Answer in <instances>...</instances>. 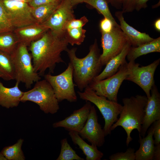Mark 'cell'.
Segmentation results:
<instances>
[{"instance_id": "obj_1", "label": "cell", "mask_w": 160, "mask_h": 160, "mask_svg": "<svg viewBox=\"0 0 160 160\" xmlns=\"http://www.w3.org/2000/svg\"><path fill=\"white\" fill-rule=\"evenodd\" d=\"M68 43L64 33L57 35L49 29L39 39L32 42L29 46L36 72L43 76L47 70L53 73L57 63H65L61 53L68 49Z\"/></svg>"}, {"instance_id": "obj_2", "label": "cell", "mask_w": 160, "mask_h": 160, "mask_svg": "<svg viewBox=\"0 0 160 160\" xmlns=\"http://www.w3.org/2000/svg\"><path fill=\"white\" fill-rule=\"evenodd\" d=\"M76 48L66 50L73 68V78L76 86L82 92L97 76L103 66L100 62V49L97 39L90 45L88 54L79 58L76 55Z\"/></svg>"}, {"instance_id": "obj_3", "label": "cell", "mask_w": 160, "mask_h": 160, "mask_svg": "<svg viewBox=\"0 0 160 160\" xmlns=\"http://www.w3.org/2000/svg\"><path fill=\"white\" fill-rule=\"evenodd\" d=\"M147 100V96L139 95L122 99L123 105L119 118L111 126L110 130L111 131L118 126L121 127L127 134V146L132 140L131 136L132 130L136 129L139 134L141 132Z\"/></svg>"}, {"instance_id": "obj_4", "label": "cell", "mask_w": 160, "mask_h": 160, "mask_svg": "<svg viewBox=\"0 0 160 160\" xmlns=\"http://www.w3.org/2000/svg\"><path fill=\"white\" fill-rule=\"evenodd\" d=\"M10 55L16 82L24 83L26 88L28 89L34 82L41 79L40 76L34 70L31 55L28 51L27 46L18 43Z\"/></svg>"}, {"instance_id": "obj_5", "label": "cell", "mask_w": 160, "mask_h": 160, "mask_svg": "<svg viewBox=\"0 0 160 160\" xmlns=\"http://www.w3.org/2000/svg\"><path fill=\"white\" fill-rule=\"evenodd\" d=\"M36 82L32 89L23 92L20 102L30 101L34 103L46 114L57 113L60 109L59 102L51 85L45 79Z\"/></svg>"}, {"instance_id": "obj_6", "label": "cell", "mask_w": 160, "mask_h": 160, "mask_svg": "<svg viewBox=\"0 0 160 160\" xmlns=\"http://www.w3.org/2000/svg\"><path fill=\"white\" fill-rule=\"evenodd\" d=\"M77 93L80 98L89 101L97 107L104 119L105 124L103 129L105 136L110 135L111 127L118 120L122 105L118 102L110 100L104 96L98 95L88 86L85 88L84 91H78Z\"/></svg>"}, {"instance_id": "obj_7", "label": "cell", "mask_w": 160, "mask_h": 160, "mask_svg": "<svg viewBox=\"0 0 160 160\" xmlns=\"http://www.w3.org/2000/svg\"><path fill=\"white\" fill-rule=\"evenodd\" d=\"M131 62L125 61L117 71L111 76L99 81H92L88 86L98 95L108 100L117 102V94L123 81L125 80L130 70Z\"/></svg>"}, {"instance_id": "obj_8", "label": "cell", "mask_w": 160, "mask_h": 160, "mask_svg": "<svg viewBox=\"0 0 160 160\" xmlns=\"http://www.w3.org/2000/svg\"><path fill=\"white\" fill-rule=\"evenodd\" d=\"M44 78L51 85L59 102L66 100L70 102L77 101L75 90V84L73 82V68L70 63L62 73L53 76L51 73L44 75Z\"/></svg>"}, {"instance_id": "obj_9", "label": "cell", "mask_w": 160, "mask_h": 160, "mask_svg": "<svg viewBox=\"0 0 160 160\" xmlns=\"http://www.w3.org/2000/svg\"><path fill=\"white\" fill-rule=\"evenodd\" d=\"M101 33L103 53L100 55V62L103 66L105 65L111 59L121 51L129 40L120 26H114L110 32Z\"/></svg>"}, {"instance_id": "obj_10", "label": "cell", "mask_w": 160, "mask_h": 160, "mask_svg": "<svg viewBox=\"0 0 160 160\" xmlns=\"http://www.w3.org/2000/svg\"><path fill=\"white\" fill-rule=\"evenodd\" d=\"M130 62V71L125 80L138 85L144 91L147 97H150L151 90L155 84V72L159 64L160 59L156 60L148 65L141 67H139L140 64L136 63L135 61Z\"/></svg>"}, {"instance_id": "obj_11", "label": "cell", "mask_w": 160, "mask_h": 160, "mask_svg": "<svg viewBox=\"0 0 160 160\" xmlns=\"http://www.w3.org/2000/svg\"><path fill=\"white\" fill-rule=\"evenodd\" d=\"M2 2L15 28L37 22L32 15L33 7L28 3L12 0H2Z\"/></svg>"}, {"instance_id": "obj_12", "label": "cell", "mask_w": 160, "mask_h": 160, "mask_svg": "<svg viewBox=\"0 0 160 160\" xmlns=\"http://www.w3.org/2000/svg\"><path fill=\"white\" fill-rule=\"evenodd\" d=\"M73 7L69 0H62L57 9L42 24L47 27L55 34H63L66 23L75 18Z\"/></svg>"}, {"instance_id": "obj_13", "label": "cell", "mask_w": 160, "mask_h": 160, "mask_svg": "<svg viewBox=\"0 0 160 160\" xmlns=\"http://www.w3.org/2000/svg\"><path fill=\"white\" fill-rule=\"evenodd\" d=\"M79 134L83 139L97 147H101L104 143L105 136L103 129L98 122L94 106H92L86 123Z\"/></svg>"}, {"instance_id": "obj_14", "label": "cell", "mask_w": 160, "mask_h": 160, "mask_svg": "<svg viewBox=\"0 0 160 160\" xmlns=\"http://www.w3.org/2000/svg\"><path fill=\"white\" fill-rule=\"evenodd\" d=\"M92 106L91 102L86 101L82 107L74 110L70 116L53 123V127H63L68 131H74L79 133L86 123Z\"/></svg>"}, {"instance_id": "obj_15", "label": "cell", "mask_w": 160, "mask_h": 160, "mask_svg": "<svg viewBox=\"0 0 160 160\" xmlns=\"http://www.w3.org/2000/svg\"><path fill=\"white\" fill-rule=\"evenodd\" d=\"M160 119V94L155 84L151 90V96L148 98L143 121L139 135L144 137L148 129L155 121Z\"/></svg>"}, {"instance_id": "obj_16", "label": "cell", "mask_w": 160, "mask_h": 160, "mask_svg": "<svg viewBox=\"0 0 160 160\" xmlns=\"http://www.w3.org/2000/svg\"><path fill=\"white\" fill-rule=\"evenodd\" d=\"M49 29L44 25L37 22L15 28L13 32L18 43L29 46L33 41L41 38Z\"/></svg>"}, {"instance_id": "obj_17", "label": "cell", "mask_w": 160, "mask_h": 160, "mask_svg": "<svg viewBox=\"0 0 160 160\" xmlns=\"http://www.w3.org/2000/svg\"><path fill=\"white\" fill-rule=\"evenodd\" d=\"M123 13L122 11H116L115 16L119 21L120 28L129 38L132 47H137L154 39L148 34L141 32L129 25L124 19Z\"/></svg>"}, {"instance_id": "obj_18", "label": "cell", "mask_w": 160, "mask_h": 160, "mask_svg": "<svg viewBox=\"0 0 160 160\" xmlns=\"http://www.w3.org/2000/svg\"><path fill=\"white\" fill-rule=\"evenodd\" d=\"M132 47L129 40L125 44L121 51L118 55L111 59L106 64L103 70L93 81L102 80L115 74L120 66L126 61V57Z\"/></svg>"}, {"instance_id": "obj_19", "label": "cell", "mask_w": 160, "mask_h": 160, "mask_svg": "<svg viewBox=\"0 0 160 160\" xmlns=\"http://www.w3.org/2000/svg\"><path fill=\"white\" fill-rule=\"evenodd\" d=\"M19 84L16 82L14 87L8 88L4 86L0 81V106L9 109L18 105L23 93L19 87Z\"/></svg>"}, {"instance_id": "obj_20", "label": "cell", "mask_w": 160, "mask_h": 160, "mask_svg": "<svg viewBox=\"0 0 160 160\" xmlns=\"http://www.w3.org/2000/svg\"><path fill=\"white\" fill-rule=\"evenodd\" d=\"M153 127L152 125L148 131L147 136L142 137L139 135V148L135 152V160H153L154 144L153 139Z\"/></svg>"}, {"instance_id": "obj_21", "label": "cell", "mask_w": 160, "mask_h": 160, "mask_svg": "<svg viewBox=\"0 0 160 160\" xmlns=\"http://www.w3.org/2000/svg\"><path fill=\"white\" fill-rule=\"evenodd\" d=\"M68 135L73 143L77 145L86 156L87 160H100L103 153L99 151L97 147L91 144L90 145L85 142L79 133L74 131H69Z\"/></svg>"}, {"instance_id": "obj_22", "label": "cell", "mask_w": 160, "mask_h": 160, "mask_svg": "<svg viewBox=\"0 0 160 160\" xmlns=\"http://www.w3.org/2000/svg\"><path fill=\"white\" fill-rule=\"evenodd\" d=\"M160 52V37L137 47H131L127 58L129 61H134L142 55L153 52Z\"/></svg>"}, {"instance_id": "obj_23", "label": "cell", "mask_w": 160, "mask_h": 160, "mask_svg": "<svg viewBox=\"0 0 160 160\" xmlns=\"http://www.w3.org/2000/svg\"><path fill=\"white\" fill-rule=\"evenodd\" d=\"M0 77L5 81L15 79L14 68L11 55L1 50Z\"/></svg>"}, {"instance_id": "obj_24", "label": "cell", "mask_w": 160, "mask_h": 160, "mask_svg": "<svg viewBox=\"0 0 160 160\" xmlns=\"http://www.w3.org/2000/svg\"><path fill=\"white\" fill-rule=\"evenodd\" d=\"M62 1L33 7L32 13L36 22L40 24L45 22L58 7Z\"/></svg>"}, {"instance_id": "obj_25", "label": "cell", "mask_w": 160, "mask_h": 160, "mask_svg": "<svg viewBox=\"0 0 160 160\" xmlns=\"http://www.w3.org/2000/svg\"><path fill=\"white\" fill-rule=\"evenodd\" d=\"M24 140L20 138L15 144L4 147L1 152L7 160H25V157L22 149Z\"/></svg>"}, {"instance_id": "obj_26", "label": "cell", "mask_w": 160, "mask_h": 160, "mask_svg": "<svg viewBox=\"0 0 160 160\" xmlns=\"http://www.w3.org/2000/svg\"><path fill=\"white\" fill-rule=\"evenodd\" d=\"M82 3H85L95 9L104 17L110 19L116 26L120 27L113 17L110 11L108 4V0H83Z\"/></svg>"}, {"instance_id": "obj_27", "label": "cell", "mask_w": 160, "mask_h": 160, "mask_svg": "<svg viewBox=\"0 0 160 160\" xmlns=\"http://www.w3.org/2000/svg\"><path fill=\"white\" fill-rule=\"evenodd\" d=\"M18 43L17 39L13 32L0 35V50L11 55Z\"/></svg>"}, {"instance_id": "obj_28", "label": "cell", "mask_w": 160, "mask_h": 160, "mask_svg": "<svg viewBox=\"0 0 160 160\" xmlns=\"http://www.w3.org/2000/svg\"><path fill=\"white\" fill-rule=\"evenodd\" d=\"M86 31L83 28H72L65 30L63 32L65 38L68 44L72 46L81 45L85 38Z\"/></svg>"}, {"instance_id": "obj_29", "label": "cell", "mask_w": 160, "mask_h": 160, "mask_svg": "<svg viewBox=\"0 0 160 160\" xmlns=\"http://www.w3.org/2000/svg\"><path fill=\"white\" fill-rule=\"evenodd\" d=\"M61 148L60 154L56 160H84L76 153L68 143L66 138L60 141Z\"/></svg>"}, {"instance_id": "obj_30", "label": "cell", "mask_w": 160, "mask_h": 160, "mask_svg": "<svg viewBox=\"0 0 160 160\" xmlns=\"http://www.w3.org/2000/svg\"><path fill=\"white\" fill-rule=\"evenodd\" d=\"M15 29L3 6L2 0H0V35L13 32Z\"/></svg>"}, {"instance_id": "obj_31", "label": "cell", "mask_w": 160, "mask_h": 160, "mask_svg": "<svg viewBox=\"0 0 160 160\" xmlns=\"http://www.w3.org/2000/svg\"><path fill=\"white\" fill-rule=\"evenodd\" d=\"M110 160H135V150L131 148H128L124 152H118L109 157Z\"/></svg>"}, {"instance_id": "obj_32", "label": "cell", "mask_w": 160, "mask_h": 160, "mask_svg": "<svg viewBox=\"0 0 160 160\" xmlns=\"http://www.w3.org/2000/svg\"><path fill=\"white\" fill-rule=\"evenodd\" d=\"M88 20L85 16H83L80 19H76L75 18L68 21L65 24L63 28V31L67 29L72 28H82L88 22Z\"/></svg>"}, {"instance_id": "obj_33", "label": "cell", "mask_w": 160, "mask_h": 160, "mask_svg": "<svg viewBox=\"0 0 160 160\" xmlns=\"http://www.w3.org/2000/svg\"><path fill=\"white\" fill-rule=\"evenodd\" d=\"M114 26L112 22L110 19L105 17L101 20L99 24L101 32L105 33L111 31Z\"/></svg>"}, {"instance_id": "obj_34", "label": "cell", "mask_w": 160, "mask_h": 160, "mask_svg": "<svg viewBox=\"0 0 160 160\" xmlns=\"http://www.w3.org/2000/svg\"><path fill=\"white\" fill-rule=\"evenodd\" d=\"M137 0H121L123 12H131L135 9Z\"/></svg>"}, {"instance_id": "obj_35", "label": "cell", "mask_w": 160, "mask_h": 160, "mask_svg": "<svg viewBox=\"0 0 160 160\" xmlns=\"http://www.w3.org/2000/svg\"><path fill=\"white\" fill-rule=\"evenodd\" d=\"M152 124L153 127L154 143L156 145L160 144V119L155 121Z\"/></svg>"}, {"instance_id": "obj_36", "label": "cell", "mask_w": 160, "mask_h": 160, "mask_svg": "<svg viewBox=\"0 0 160 160\" xmlns=\"http://www.w3.org/2000/svg\"><path fill=\"white\" fill-rule=\"evenodd\" d=\"M61 0H31L28 4L31 7L34 8Z\"/></svg>"}, {"instance_id": "obj_37", "label": "cell", "mask_w": 160, "mask_h": 160, "mask_svg": "<svg viewBox=\"0 0 160 160\" xmlns=\"http://www.w3.org/2000/svg\"><path fill=\"white\" fill-rule=\"evenodd\" d=\"M149 0H137L135 9L139 11L142 9L145 8L147 7V2Z\"/></svg>"}, {"instance_id": "obj_38", "label": "cell", "mask_w": 160, "mask_h": 160, "mask_svg": "<svg viewBox=\"0 0 160 160\" xmlns=\"http://www.w3.org/2000/svg\"><path fill=\"white\" fill-rule=\"evenodd\" d=\"M153 160H160V144L155 145Z\"/></svg>"}, {"instance_id": "obj_39", "label": "cell", "mask_w": 160, "mask_h": 160, "mask_svg": "<svg viewBox=\"0 0 160 160\" xmlns=\"http://www.w3.org/2000/svg\"><path fill=\"white\" fill-rule=\"evenodd\" d=\"M111 5L117 9H122L121 0H108Z\"/></svg>"}, {"instance_id": "obj_40", "label": "cell", "mask_w": 160, "mask_h": 160, "mask_svg": "<svg viewBox=\"0 0 160 160\" xmlns=\"http://www.w3.org/2000/svg\"><path fill=\"white\" fill-rule=\"evenodd\" d=\"M154 26L155 29L158 31L160 32V18H159L155 21Z\"/></svg>"}, {"instance_id": "obj_41", "label": "cell", "mask_w": 160, "mask_h": 160, "mask_svg": "<svg viewBox=\"0 0 160 160\" xmlns=\"http://www.w3.org/2000/svg\"><path fill=\"white\" fill-rule=\"evenodd\" d=\"M72 5L74 6L78 4L82 3L83 0H69Z\"/></svg>"}, {"instance_id": "obj_42", "label": "cell", "mask_w": 160, "mask_h": 160, "mask_svg": "<svg viewBox=\"0 0 160 160\" xmlns=\"http://www.w3.org/2000/svg\"><path fill=\"white\" fill-rule=\"evenodd\" d=\"M0 160H7L1 152H0Z\"/></svg>"}, {"instance_id": "obj_43", "label": "cell", "mask_w": 160, "mask_h": 160, "mask_svg": "<svg viewBox=\"0 0 160 160\" xmlns=\"http://www.w3.org/2000/svg\"><path fill=\"white\" fill-rule=\"evenodd\" d=\"M12 0L22 1H23V2L28 3L31 1V0Z\"/></svg>"}]
</instances>
